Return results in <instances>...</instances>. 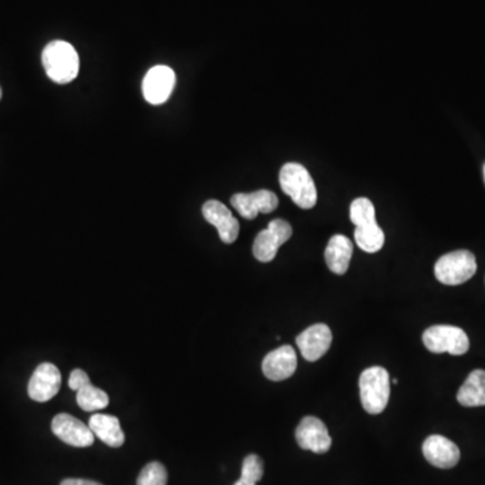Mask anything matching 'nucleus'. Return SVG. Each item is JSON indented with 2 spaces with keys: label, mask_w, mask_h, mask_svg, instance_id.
<instances>
[{
  "label": "nucleus",
  "mask_w": 485,
  "mask_h": 485,
  "mask_svg": "<svg viewBox=\"0 0 485 485\" xmlns=\"http://www.w3.org/2000/svg\"><path fill=\"white\" fill-rule=\"evenodd\" d=\"M43 63L49 79L57 84L73 81L80 71L79 54L65 41L48 43L43 52Z\"/></svg>",
  "instance_id": "1"
},
{
  "label": "nucleus",
  "mask_w": 485,
  "mask_h": 485,
  "mask_svg": "<svg viewBox=\"0 0 485 485\" xmlns=\"http://www.w3.org/2000/svg\"><path fill=\"white\" fill-rule=\"evenodd\" d=\"M280 185L283 193L302 209H311L317 204V189L310 173L296 162L283 165L280 172Z\"/></svg>",
  "instance_id": "2"
},
{
  "label": "nucleus",
  "mask_w": 485,
  "mask_h": 485,
  "mask_svg": "<svg viewBox=\"0 0 485 485\" xmlns=\"http://www.w3.org/2000/svg\"><path fill=\"white\" fill-rule=\"evenodd\" d=\"M360 399L368 414L385 412L390 399V375L383 366H371L360 375Z\"/></svg>",
  "instance_id": "3"
},
{
  "label": "nucleus",
  "mask_w": 485,
  "mask_h": 485,
  "mask_svg": "<svg viewBox=\"0 0 485 485\" xmlns=\"http://www.w3.org/2000/svg\"><path fill=\"white\" fill-rule=\"evenodd\" d=\"M478 271L475 255L471 251L459 250L438 259L434 266L435 278L443 285L457 286L468 282Z\"/></svg>",
  "instance_id": "4"
},
{
  "label": "nucleus",
  "mask_w": 485,
  "mask_h": 485,
  "mask_svg": "<svg viewBox=\"0 0 485 485\" xmlns=\"http://www.w3.org/2000/svg\"><path fill=\"white\" fill-rule=\"evenodd\" d=\"M424 347L433 354H451L461 357L470 351V338L459 327L452 325H434L424 330Z\"/></svg>",
  "instance_id": "5"
},
{
  "label": "nucleus",
  "mask_w": 485,
  "mask_h": 485,
  "mask_svg": "<svg viewBox=\"0 0 485 485\" xmlns=\"http://www.w3.org/2000/svg\"><path fill=\"white\" fill-rule=\"evenodd\" d=\"M293 235V228L286 220L275 219L266 230L261 231L253 242V256L259 262L269 263L274 261L281 245L285 244Z\"/></svg>",
  "instance_id": "6"
},
{
  "label": "nucleus",
  "mask_w": 485,
  "mask_h": 485,
  "mask_svg": "<svg viewBox=\"0 0 485 485\" xmlns=\"http://www.w3.org/2000/svg\"><path fill=\"white\" fill-rule=\"evenodd\" d=\"M176 85V73L165 65L154 66L143 80V96L153 106L164 104L172 95Z\"/></svg>",
  "instance_id": "7"
},
{
  "label": "nucleus",
  "mask_w": 485,
  "mask_h": 485,
  "mask_svg": "<svg viewBox=\"0 0 485 485\" xmlns=\"http://www.w3.org/2000/svg\"><path fill=\"white\" fill-rule=\"evenodd\" d=\"M231 204L242 217L253 220L259 214H271L278 208L277 195L270 190H256L253 193H236L231 197Z\"/></svg>",
  "instance_id": "8"
},
{
  "label": "nucleus",
  "mask_w": 485,
  "mask_h": 485,
  "mask_svg": "<svg viewBox=\"0 0 485 485\" xmlns=\"http://www.w3.org/2000/svg\"><path fill=\"white\" fill-rule=\"evenodd\" d=\"M52 430L61 441L74 448H88L95 442V434L90 426L65 413L53 418Z\"/></svg>",
  "instance_id": "9"
},
{
  "label": "nucleus",
  "mask_w": 485,
  "mask_h": 485,
  "mask_svg": "<svg viewBox=\"0 0 485 485\" xmlns=\"http://www.w3.org/2000/svg\"><path fill=\"white\" fill-rule=\"evenodd\" d=\"M61 372L54 364L43 363L35 368L27 387L30 398L35 402H48L59 394Z\"/></svg>",
  "instance_id": "10"
},
{
  "label": "nucleus",
  "mask_w": 485,
  "mask_h": 485,
  "mask_svg": "<svg viewBox=\"0 0 485 485\" xmlns=\"http://www.w3.org/2000/svg\"><path fill=\"white\" fill-rule=\"evenodd\" d=\"M296 440L303 451H310L317 454L327 453L332 446V438L328 427L316 417L303 418L297 427Z\"/></svg>",
  "instance_id": "11"
},
{
  "label": "nucleus",
  "mask_w": 485,
  "mask_h": 485,
  "mask_svg": "<svg viewBox=\"0 0 485 485\" xmlns=\"http://www.w3.org/2000/svg\"><path fill=\"white\" fill-rule=\"evenodd\" d=\"M332 338V330L328 325H311L297 338V346L308 362H317L329 351Z\"/></svg>",
  "instance_id": "12"
},
{
  "label": "nucleus",
  "mask_w": 485,
  "mask_h": 485,
  "mask_svg": "<svg viewBox=\"0 0 485 485\" xmlns=\"http://www.w3.org/2000/svg\"><path fill=\"white\" fill-rule=\"evenodd\" d=\"M203 214L209 224L217 228L223 242L233 244L238 239L241 225L224 204L216 200L206 201L203 205Z\"/></svg>",
  "instance_id": "13"
},
{
  "label": "nucleus",
  "mask_w": 485,
  "mask_h": 485,
  "mask_svg": "<svg viewBox=\"0 0 485 485\" xmlns=\"http://www.w3.org/2000/svg\"><path fill=\"white\" fill-rule=\"evenodd\" d=\"M423 452L424 459L441 470H451L460 461V449L456 443L452 442L443 435H430L423 442Z\"/></svg>",
  "instance_id": "14"
},
{
  "label": "nucleus",
  "mask_w": 485,
  "mask_h": 485,
  "mask_svg": "<svg viewBox=\"0 0 485 485\" xmlns=\"http://www.w3.org/2000/svg\"><path fill=\"white\" fill-rule=\"evenodd\" d=\"M297 369V355L293 347L283 346L274 349L264 357L262 371L272 382L289 379Z\"/></svg>",
  "instance_id": "15"
},
{
  "label": "nucleus",
  "mask_w": 485,
  "mask_h": 485,
  "mask_svg": "<svg viewBox=\"0 0 485 485\" xmlns=\"http://www.w3.org/2000/svg\"><path fill=\"white\" fill-rule=\"evenodd\" d=\"M352 253H354V244L347 236H332L325 250V261L330 271L338 275L346 274L351 263Z\"/></svg>",
  "instance_id": "16"
},
{
  "label": "nucleus",
  "mask_w": 485,
  "mask_h": 485,
  "mask_svg": "<svg viewBox=\"0 0 485 485\" xmlns=\"http://www.w3.org/2000/svg\"><path fill=\"white\" fill-rule=\"evenodd\" d=\"M88 426L99 440L103 441L106 445L111 446V448H120L126 440L119 420L114 415H92Z\"/></svg>",
  "instance_id": "17"
},
{
  "label": "nucleus",
  "mask_w": 485,
  "mask_h": 485,
  "mask_svg": "<svg viewBox=\"0 0 485 485\" xmlns=\"http://www.w3.org/2000/svg\"><path fill=\"white\" fill-rule=\"evenodd\" d=\"M457 401L464 407L485 406V371L475 369L471 372L464 385L457 393Z\"/></svg>",
  "instance_id": "18"
},
{
  "label": "nucleus",
  "mask_w": 485,
  "mask_h": 485,
  "mask_svg": "<svg viewBox=\"0 0 485 485\" xmlns=\"http://www.w3.org/2000/svg\"><path fill=\"white\" fill-rule=\"evenodd\" d=\"M77 404L84 412L92 413L106 409L109 404V396L100 388L95 387L92 383H87L76 391Z\"/></svg>",
  "instance_id": "19"
},
{
  "label": "nucleus",
  "mask_w": 485,
  "mask_h": 485,
  "mask_svg": "<svg viewBox=\"0 0 485 485\" xmlns=\"http://www.w3.org/2000/svg\"><path fill=\"white\" fill-rule=\"evenodd\" d=\"M355 241L363 251L368 253H375L382 250L385 245V233L377 223L362 225L355 230Z\"/></svg>",
  "instance_id": "20"
},
{
  "label": "nucleus",
  "mask_w": 485,
  "mask_h": 485,
  "mask_svg": "<svg viewBox=\"0 0 485 485\" xmlns=\"http://www.w3.org/2000/svg\"><path fill=\"white\" fill-rule=\"evenodd\" d=\"M349 216H351V222L354 223L357 227H362V225L376 223V212H375L374 204H372V201L368 200V198H357V200L351 204Z\"/></svg>",
  "instance_id": "21"
},
{
  "label": "nucleus",
  "mask_w": 485,
  "mask_h": 485,
  "mask_svg": "<svg viewBox=\"0 0 485 485\" xmlns=\"http://www.w3.org/2000/svg\"><path fill=\"white\" fill-rule=\"evenodd\" d=\"M166 468L161 462H150L143 468L138 478L137 485H166Z\"/></svg>",
  "instance_id": "22"
},
{
  "label": "nucleus",
  "mask_w": 485,
  "mask_h": 485,
  "mask_svg": "<svg viewBox=\"0 0 485 485\" xmlns=\"http://www.w3.org/2000/svg\"><path fill=\"white\" fill-rule=\"evenodd\" d=\"M263 473L264 467L261 457L256 456V454L245 457L244 461H242V479L256 484L262 480Z\"/></svg>",
  "instance_id": "23"
},
{
  "label": "nucleus",
  "mask_w": 485,
  "mask_h": 485,
  "mask_svg": "<svg viewBox=\"0 0 485 485\" xmlns=\"http://www.w3.org/2000/svg\"><path fill=\"white\" fill-rule=\"evenodd\" d=\"M90 376H88L87 372L82 371V369H74V371H71V376H69V388L73 391L79 390V388H81L82 385H87V383H90Z\"/></svg>",
  "instance_id": "24"
},
{
  "label": "nucleus",
  "mask_w": 485,
  "mask_h": 485,
  "mask_svg": "<svg viewBox=\"0 0 485 485\" xmlns=\"http://www.w3.org/2000/svg\"><path fill=\"white\" fill-rule=\"evenodd\" d=\"M61 485H103L98 481L85 480V479H65Z\"/></svg>",
  "instance_id": "25"
},
{
  "label": "nucleus",
  "mask_w": 485,
  "mask_h": 485,
  "mask_svg": "<svg viewBox=\"0 0 485 485\" xmlns=\"http://www.w3.org/2000/svg\"><path fill=\"white\" fill-rule=\"evenodd\" d=\"M233 485H256L255 483H251V481L244 480V479H239L238 481H236Z\"/></svg>",
  "instance_id": "26"
},
{
  "label": "nucleus",
  "mask_w": 485,
  "mask_h": 485,
  "mask_svg": "<svg viewBox=\"0 0 485 485\" xmlns=\"http://www.w3.org/2000/svg\"><path fill=\"white\" fill-rule=\"evenodd\" d=\"M0 99H2V88H0Z\"/></svg>",
  "instance_id": "27"
},
{
  "label": "nucleus",
  "mask_w": 485,
  "mask_h": 485,
  "mask_svg": "<svg viewBox=\"0 0 485 485\" xmlns=\"http://www.w3.org/2000/svg\"><path fill=\"white\" fill-rule=\"evenodd\" d=\"M484 181H485V165H484Z\"/></svg>",
  "instance_id": "28"
}]
</instances>
